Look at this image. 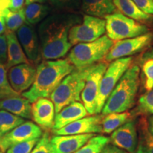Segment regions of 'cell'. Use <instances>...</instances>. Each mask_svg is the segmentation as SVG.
Instances as JSON below:
<instances>
[{"mask_svg": "<svg viewBox=\"0 0 153 153\" xmlns=\"http://www.w3.org/2000/svg\"><path fill=\"white\" fill-rule=\"evenodd\" d=\"M81 20L79 15L70 13L53 14L44 19L38 28L43 60H58L65 56L72 47L69 41L70 28Z\"/></svg>", "mask_w": 153, "mask_h": 153, "instance_id": "obj_1", "label": "cell"}, {"mask_svg": "<svg viewBox=\"0 0 153 153\" xmlns=\"http://www.w3.org/2000/svg\"><path fill=\"white\" fill-rule=\"evenodd\" d=\"M75 68L68 59L44 60L36 68L35 80L28 91L22 94L30 104L40 98H48L67 75Z\"/></svg>", "mask_w": 153, "mask_h": 153, "instance_id": "obj_2", "label": "cell"}, {"mask_svg": "<svg viewBox=\"0 0 153 153\" xmlns=\"http://www.w3.org/2000/svg\"><path fill=\"white\" fill-rule=\"evenodd\" d=\"M140 68L131 66L123 74L103 107L102 115L127 111L133 106L140 86Z\"/></svg>", "mask_w": 153, "mask_h": 153, "instance_id": "obj_3", "label": "cell"}, {"mask_svg": "<svg viewBox=\"0 0 153 153\" xmlns=\"http://www.w3.org/2000/svg\"><path fill=\"white\" fill-rule=\"evenodd\" d=\"M94 65L75 68L55 88L50 96L55 106V114L65 106L73 102L81 101V93L85 87L86 79Z\"/></svg>", "mask_w": 153, "mask_h": 153, "instance_id": "obj_4", "label": "cell"}, {"mask_svg": "<svg viewBox=\"0 0 153 153\" xmlns=\"http://www.w3.org/2000/svg\"><path fill=\"white\" fill-rule=\"evenodd\" d=\"M114 43L106 35L94 41L78 43L70 51L67 59L75 68L91 65L105 57Z\"/></svg>", "mask_w": 153, "mask_h": 153, "instance_id": "obj_5", "label": "cell"}, {"mask_svg": "<svg viewBox=\"0 0 153 153\" xmlns=\"http://www.w3.org/2000/svg\"><path fill=\"white\" fill-rule=\"evenodd\" d=\"M107 36L112 41H120L148 33V28L119 12H114L104 17Z\"/></svg>", "mask_w": 153, "mask_h": 153, "instance_id": "obj_6", "label": "cell"}, {"mask_svg": "<svg viewBox=\"0 0 153 153\" xmlns=\"http://www.w3.org/2000/svg\"><path fill=\"white\" fill-rule=\"evenodd\" d=\"M133 58L126 57L112 61L101 77L97 99L96 114H100L106 101L123 74L131 65Z\"/></svg>", "mask_w": 153, "mask_h": 153, "instance_id": "obj_7", "label": "cell"}, {"mask_svg": "<svg viewBox=\"0 0 153 153\" xmlns=\"http://www.w3.org/2000/svg\"><path fill=\"white\" fill-rule=\"evenodd\" d=\"M106 32V21L99 17L85 15L79 24L74 25L69 32L71 45L94 41Z\"/></svg>", "mask_w": 153, "mask_h": 153, "instance_id": "obj_8", "label": "cell"}, {"mask_svg": "<svg viewBox=\"0 0 153 153\" xmlns=\"http://www.w3.org/2000/svg\"><path fill=\"white\" fill-rule=\"evenodd\" d=\"M152 39V34L148 33L135 38L117 41L105 56V62H110L117 59L136 54L148 46Z\"/></svg>", "mask_w": 153, "mask_h": 153, "instance_id": "obj_9", "label": "cell"}, {"mask_svg": "<svg viewBox=\"0 0 153 153\" xmlns=\"http://www.w3.org/2000/svg\"><path fill=\"white\" fill-rule=\"evenodd\" d=\"M108 65V63L106 62L95 63L86 79L85 87L81 93V100L88 114H96L97 99L100 81Z\"/></svg>", "mask_w": 153, "mask_h": 153, "instance_id": "obj_10", "label": "cell"}, {"mask_svg": "<svg viewBox=\"0 0 153 153\" xmlns=\"http://www.w3.org/2000/svg\"><path fill=\"white\" fill-rule=\"evenodd\" d=\"M43 135L42 129L31 121H25L8 133L0 136V150L3 152L18 143L26 142Z\"/></svg>", "mask_w": 153, "mask_h": 153, "instance_id": "obj_11", "label": "cell"}, {"mask_svg": "<svg viewBox=\"0 0 153 153\" xmlns=\"http://www.w3.org/2000/svg\"><path fill=\"white\" fill-rule=\"evenodd\" d=\"M109 139L111 143L115 146L128 153H135L138 142V132L135 120H130L115 130Z\"/></svg>", "mask_w": 153, "mask_h": 153, "instance_id": "obj_12", "label": "cell"}, {"mask_svg": "<svg viewBox=\"0 0 153 153\" xmlns=\"http://www.w3.org/2000/svg\"><path fill=\"white\" fill-rule=\"evenodd\" d=\"M36 68L30 63H24L9 69L8 79L11 87L19 94L28 90L33 85Z\"/></svg>", "mask_w": 153, "mask_h": 153, "instance_id": "obj_13", "label": "cell"}, {"mask_svg": "<svg viewBox=\"0 0 153 153\" xmlns=\"http://www.w3.org/2000/svg\"><path fill=\"white\" fill-rule=\"evenodd\" d=\"M104 115H94L76 120L62 128L53 132L56 135H81L88 133H101V120Z\"/></svg>", "mask_w": 153, "mask_h": 153, "instance_id": "obj_14", "label": "cell"}, {"mask_svg": "<svg viewBox=\"0 0 153 153\" xmlns=\"http://www.w3.org/2000/svg\"><path fill=\"white\" fill-rule=\"evenodd\" d=\"M16 36L28 60L37 63L41 60V45L37 33L30 24L25 23L16 30Z\"/></svg>", "mask_w": 153, "mask_h": 153, "instance_id": "obj_15", "label": "cell"}, {"mask_svg": "<svg viewBox=\"0 0 153 153\" xmlns=\"http://www.w3.org/2000/svg\"><path fill=\"white\" fill-rule=\"evenodd\" d=\"M55 116V106L51 99L40 98L32 104L31 118L41 129H53Z\"/></svg>", "mask_w": 153, "mask_h": 153, "instance_id": "obj_16", "label": "cell"}, {"mask_svg": "<svg viewBox=\"0 0 153 153\" xmlns=\"http://www.w3.org/2000/svg\"><path fill=\"white\" fill-rule=\"evenodd\" d=\"M95 134L56 135L51 137L53 153H74Z\"/></svg>", "mask_w": 153, "mask_h": 153, "instance_id": "obj_17", "label": "cell"}, {"mask_svg": "<svg viewBox=\"0 0 153 153\" xmlns=\"http://www.w3.org/2000/svg\"><path fill=\"white\" fill-rule=\"evenodd\" d=\"M88 113L81 102H73L65 106L55 114L53 132L62 128L68 124L87 116Z\"/></svg>", "mask_w": 153, "mask_h": 153, "instance_id": "obj_18", "label": "cell"}, {"mask_svg": "<svg viewBox=\"0 0 153 153\" xmlns=\"http://www.w3.org/2000/svg\"><path fill=\"white\" fill-rule=\"evenodd\" d=\"M5 35L7 41V59L4 66L7 70L15 65L29 63L14 32L6 31Z\"/></svg>", "mask_w": 153, "mask_h": 153, "instance_id": "obj_19", "label": "cell"}, {"mask_svg": "<svg viewBox=\"0 0 153 153\" xmlns=\"http://www.w3.org/2000/svg\"><path fill=\"white\" fill-rule=\"evenodd\" d=\"M0 110L7 111L23 118H31V104L21 95L0 99Z\"/></svg>", "mask_w": 153, "mask_h": 153, "instance_id": "obj_20", "label": "cell"}, {"mask_svg": "<svg viewBox=\"0 0 153 153\" xmlns=\"http://www.w3.org/2000/svg\"><path fill=\"white\" fill-rule=\"evenodd\" d=\"M81 8L87 15L102 18L116 12L114 0H80Z\"/></svg>", "mask_w": 153, "mask_h": 153, "instance_id": "obj_21", "label": "cell"}, {"mask_svg": "<svg viewBox=\"0 0 153 153\" xmlns=\"http://www.w3.org/2000/svg\"><path fill=\"white\" fill-rule=\"evenodd\" d=\"M138 142L135 153H153V136L148 128L147 118L143 116L137 123Z\"/></svg>", "mask_w": 153, "mask_h": 153, "instance_id": "obj_22", "label": "cell"}, {"mask_svg": "<svg viewBox=\"0 0 153 153\" xmlns=\"http://www.w3.org/2000/svg\"><path fill=\"white\" fill-rule=\"evenodd\" d=\"M114 4L121 14L137 22L148 21L152 16L143 12L133 0H114Z\"/></svg>", "mask_w": 153, "mask_h": 153, "instance_id": "obj_23", "label": "cell"}, {"mask_svg": "<svg viewBox=\"0 0 153 153\" xmlns=\"http://www.w3.org/2000/svg\"><path fill=\"white\" fill-rule=\"evenodd\" d=\"M133 114L129 111L122 113H111L104 116L101 120L102 133L106 134L111 133L120 126L131 120Z\"/></svg>", "mask_w": 153, "mask_h": 153, "instance_id": "obj_24", "label": "cell"}, {"mask_svg": "<svg viewBox=\"0 0 153 153\" xmlns=\"http://www.w3.org/2000/svg\"><path fill=\"white\" fill-rule=\"evenodd\" d=\"M51 8L48 6L40 3H33L26 5L24 8L26 22L28 24L35 25L41 22L49 14Z\"/></svg>", "mask_w": 153, "mask_h": 153, "instance_id": "obj_25", "label": "cell"}, {"mask_svg": "<svg viewBox=\"0 0 153 153\" xmlns=\"http://www.w3.org/2000/svg\"><path fill=\"white\" fill-rule=\"evenodd\" d=\"M4 20L7 31L15 32L26 22L24 7L18 11H11L7 9L1 14Z\"/></svg>", "mask_w": 153, "mask_h": 153, "instance_id": "obj_26", "label": "cell"}, {"mask_svg": "<svg viewBox=\"0 0 153 153\" xmlns=\"http://www.w3.org/2000/svg\"><path fill=\"white\" fill-rule=\"evenodd\" d=\"M109 143V137L95 134L81 148L74 153H101L104 147Z\"/></svg>", "mask_w": 153, "mask_h": 153, "instance_id": "obj_27", "label": "cell"}, {"mask_svg": "<svg viewBox=\"0 0 153 153\" xmlns=\"http://www.w3.org/2000/svg\"><path fill=\"white\" fill-rule=\"evenodd\" d=\"M24 122V118L7 111L0 110V135L1 136Z\"/></svg>", "mask_w": 153, "mask_h": 153, "instance_id": "obj_28", "label": "cell"}, {"mask_svg": "<svg viewBox=\"0 0 153 153\" xmlns=\"http://www.w3.org/2000/svg\"><path fill=\"white\" fill-rule=\"evenodd\" d=\"M0 94L4 98L10 97H17L20 96V94L16 92L13 89L9 83L7 76V69L4 65L0 63Z\"/></svg>", "mask_w": 153, "mask_h": 153, "instance_id": "obj_29", "label": "cell"}, {"mask_svg": "<svg viewBox=\"0 0 153 153\" xmlns=\"http://www.w3.org/2000/svg\"><path fill=\"white\" fill-rule=\"evenodd\" d=\"M137 112L143 115H153V88L139 98L137 107Z\"/></svg>", "mask_w": 153, "mask_h": 153, "instance_id": "obj_30", "label": "cell"}, {"mask_svg": "<svg viewBox=\"0 0 153 153\" xmlns=\"http://www.w3.org/2000/svg\"><path fill=\"white\" fill-rule=\"evenodd\" d=\"M142 73L145 90L150 91L153 88V57L145 58L142 65Z\"/></svg>", "mask_w": 153, "mask_h": 153, "instance_id": "obj_31", "label": "cell"}, {"mask_svg": "<svg viewBox=\"0 0 153 153\" xmlns=\"http://www.w3.org/2000/svg\"><path fill=\"white\" fill-rule=\"evenodd\" d=\"M30 153H53L51 144V136L48 133L45 132L43 134Z\"/></svg>", "mask_w": 153, "mask_h": 153, "instance_id": "obj_32", "label": "cell"}, {"mask_svg": "<svg viewBox=\"0 0 153 153\" xmlns=\"http://www.w3.org/2000/svg\"><path fill=\"white\" fill-rule=\"evenodd\" d=\"M40 138H36L30 140L22 142L13 145L6 151V153H30L33 150L36 143Z\"/></svg>", "mask_w": 153, "mask_h": 153, "instance_id": "obj_33", "label": "cell"}, {"mask_svg": "<svg viewBox=\"0 0 153 153\" xmlns=\"http://www.w3.org/2000/svg\"><path fill=\"white\" fill-rule=\"evenodd\" d=\"M52 5L63 10H74L79 8L80 0H50Z\"/></svg>", "mask_w": 153, "mask_h": 153, "instance_id": "obj_34", "label": "cell"}, {"mask_svg": "<svg viewBox=\"0 0 153 153\" xmlns=\"http://www.w3.org/2000/svg\"><path fill=\"white\" fill-rule=\"evenodd\" d=\"M137 7L146 14L153 15V0H133Z\"/></svg>", "mask_w": 153, "mask_h": 153, "instance_id": "obj_35", "label": "cell"}, {"mask_svg": "<svg viewBox=\"0 0 153 153\" xmlns=\"http://www.w3.org/2000/svg\"><path fill=\"white\" fill-rule=\"evenodd\" d=\"M7 59V41L5 34L0 35V63L5 64Z\"/></svg>", "mask_w": 153, "mask_h": 153, "instance_id": "obj_36", "label": "cell"}, {"mask_svg": "<svg viewBox=\"0 0 153 153\" xmlns=\"http://www.w3.org/2000/svg\"><path fill=\"white\" fill-rule=\"evenodd\" d=\"M101 153H128L126 150L120 149L112 144H107Z\"/></svg>", "mask_w": 153, "mask_h": 153, "instance_id": "obj_37", "label": "cell"}, {"mask_svg": "<svg viewBox=\"0 0 153 153\" xmlns=\"http://www.w3.org/2000/svg\"><path fill=\"white\" fill-rule=\"evenodd\" d=\"M24 0H10L9 9L11 11H18L24 8Z\"/></svg>", "mask_w": 153, "mask_h": 153, "instance_id": "obj_38", "label": "cell"}, {"mask_svg": "<svg viewBox=\"0 0 153 153\" xmlns=\"http://www.w3.org/2000/svg\"><path fill=\"white\" fill-rule=\"evenodd\" d=\"M10 0H0V15L1 16L4 11L9 9Z\"/></svg>", "mask_w": 153, "mask_h": 153, "instance_id": "obj_39", "label": "cell"}, {"mask_svg": "<svg viewBox=\"0 0 153 153\" xmlns=\"http://www.w3.org/2000/svg\"><path fill=\"white\" fill-rule=\"evenodd\" d=\"M147 124H148V128L151 135L153 136V115L150 116L147 118Z\"/></svg>", "mask_w": 153, "mask_h": 153, "instance_id": "obj_40", "label": "cell"}, {"mask_svg": "<svg viewBox=\"0 0 153 153\" xmlns=\"http://www.w3.org/2000/svg\"><path fill=\"white\" fill-rule=\"evenodd\" d=\"M6 31H7V29H6L4 20L3 16L0 15V35L5 33Z\"/></svg>", "mask_w": 153, "mask_h": 153, "instance_id": "obj_41", "label": "cell"}, {"mask_svg": "<svg viewBox=\"0 0 153 153\" xmlns=\"http://www.w3.org/2000/svg\"><path fill=\"white\" fill-rule=\"evenodd\" d=\"M48 0H25V4L28 5L30 4L33 3H40V4H43L45 3Z\"/></svg>", "mask_w": 153, "mask_h": 153, "instance_id": "obj_42", "label": "cell"}, {"mask_svg": "<svg viewBox=\"0 0 153 153\" xmlns=\"http://www.w3.org/2000/svg\"><path fill=\"white\" fill-rule=\"evenodd\" d=\"M4 98V97H2V96H1V94H0V99H3Z\"/></svg>", "mask_w": 153, "mask_h": 153, "instance_id": "obj_43", "label": "cell"}, {"mask_svg": "<svg viewBox=\"0 0 153 153\" xmlns=\"http://www.w3.org/2000/svg\"><path fill=\"white\" fill-rule=\"evenodd\" d=\"M0 153H4V152H2V151H1V150H0Z\"/></svg>", "mask_w": 153, "mask_h": 153, "instance_id": "obj_44", "label": "cell"}, {"mask_svg": "<svg viewBox=\"0 0 153 153\" xmlns=\"http://www.w3.org/2000/svg\"><path fill=\"white\" fill-rule=\"evenodd\" d=\"M0 136H1V135H0Z\"/></svg>", "mask_w": 153, "mask_h": 153, "instance_id": "obj_45", "label": "cell"}]
</instances>
